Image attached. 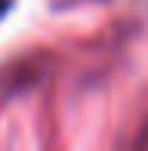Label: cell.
<instances>
[{
    "mask_svg": "<svg viewBox=\"0 0 148 151\" xmlns=\"http://www.w3.org/2000/svg\"><path fill=\"white\" fill-rule=\"evenodd\" d=\"M12 9V0H0V22H3V16Z\"/></svg>",
    "mask_w": 148,
    "mask_h": 151,
    "instance_id": "1",
    "label": "cell"
}]
</instances>
